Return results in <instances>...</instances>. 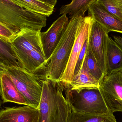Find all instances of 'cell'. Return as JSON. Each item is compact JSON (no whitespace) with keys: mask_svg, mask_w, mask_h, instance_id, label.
Masks as SVG:
<instances>
[{"mask_svg":"<svg viewBox=\"0 0 122 122\" xmlns=\"http://www.w3.org/2000/svg\"><path fill=\"white\" fill-rule=\"evenodd\" d=\"M41 31L24 29L11 41L24 69L30 73L46 70L47 62L41 41Z\"/></svg>","mask_w":122,"mask_h":122,"instance_id":"obj_1","label":"cell"},{"mask_svg":"<svg viewBox=\"0 0 122 122\" xmlns=\"http://www.w3.org/2000/svg\"><path fill=\"white\" fill-rule=\"evenodd\" d=\"M42 82L38 122H67L71 110L63 94L66 87L60 81L46 78Z\"/></svg>","mask_w":122,"mask_h":122,"instance_id":"obj_2","label":"cell"},{"mask_svg":"<svg viewBox=\"0 0 122 122\" xmlns=\"http://www.w3.org/2000/svg\"><path fill=\"white\" fill-rule=\"evenodd\" d=\"M46 21L44 15L25 9L11 0H0V23L15 36L25 29L41 31Z\"/></svg>","mask_w":122,"mask_h":122,"instance_id":"obj_3","label":"cell"},{"mask_svg":"<svg viewBox=\"0 0 122 122\" xmlns=\"http://www.w3.org/2000/svg\"><path fill=\"white\" fill-rule=\"evenodd\" d=\"M82 16H73L69 20L66 30L47 64L45 77L60 81L69 59L74 43L78 24Z\"/></svg>","mask_w":122,"mask_h":122,"instance_id":"obj_4","label":"cell"},{"mask_svg":"<svg viewBox=\"0 0 122 122\" xmlns=\"http://www.w3.org/2000/svg\"><path fill=\"white\" fill-rule=\"evenodd\" d=\"M65 97L71 112L94 114L109 112L99 88H67Z\"/></svg>","mask_w":122,"mask_h":122,"instance_id":"obj_5","label":"cell"},{"mask_svg":"<svg viewBox=\"0 0 122 122\" xmlns=\"http://www.w3.org/2000/svg\"><path fill=\"white\" fill-rule=\"evenodd\" d=\"M5 73L13 82L30 106L38 108L43 88L42 80L22 67H7Z\"/></svg>","mask_w":122,"mask_h":122,"instance_id":"obj_6","label":"cell"},{"mask_svg":"<svg viewBox=\"0 0 122 122\" xmlns=\"http://www.w3.org/2000/svg\"><path fill=\"white\" fill-rule=\"evenodd\" d=\"M93 19L92 16L81 17L78 24L74 43L67 65L60 81L66 88H69L74 78L75 68L78 56L85 41L89 36Z\"/></svg>","mask_w":122,"mask_h":122,"instance_id":"obj_7","label":"cell"},{"mask_svg":"<svg viewBox=\"0 0 122 122\" xmlns=\"http://www.w3.org/2000/svg\"><path fill=\"white\" fill-rule=\"evenodd\" d=\"M99 89L110 112H122V71L105 75L100 81Z\"/></svg>","mask_w":122,"mask_h":122,"instance_id":"obj_8","label":"cell"},{"mask_svg":"<svg viewBox=\"0 0 122 122\" xmlns=\"http://www.w3.org/2000/svg\"><path fill=\"white\" fill-rule=\"evenodd\" d=\"M109 33L93 19L89 37V47L104 74L107 72V54Z\"/></svg>","mask_w":122,"mask_h":122,"instance_id":"obj_9","label":"cell"},{"mask_svg":"<svg viewBox=\"0 0 122 122\" xmlns=\"http://www.w3.org/2000/svg\"><path fill=\"white\" fill-rule=\"evenodd\" d=\"M66 14L62 15L46 31L40 34L43 51L47 62L59 43L69 23Z\"/></svg>","mask_w":122,"mask_h":122,"instance_id":"obj_10","label":"cell"},{"mask_svg":"<svg viewBox=\"0 0 122 122\" xmlns=\"http://www.w3.org/2000/svg\"><path fill=\"white\" fill-rule=\"evenodd\" d=\"M39 116L38 108L28 105L0 110V122H38Z\"/></svg>","mask_w":122,"mask_h":122,"instance_id":"obj_11","label":"cell"},{"mask_svg":"<svg viewBox=\"0 0 122 122\" xmlns=\"http://www.w3.org/2000/svg\"><path fill=\"white\" fill-rule=\"evenodd\" d=\"M88 15L102 26L108 33L111 31L122 33V21L107 11L103 6L93 3L88 9Z\"/></svg>","mask_w":122,"mask_h":122,"instance_id":"obj_12","label":"cell"},{"mask_svg":"<svg viewBox=\"0 0 122 122\" xmlns=\"http://www.w3.org/2000/svg\"><path fill=\"white\" fill-rule=\"evenodd\" d=\"M0 80L3 103L13 102L30 106L10 78L5 72L1 75Z\"/></svg>","mask_w":122,"mask_h":122,"instance_id":"obj_13","label":"cell"},{"mask_svg":"<svg viewBox=\"0 0 122 122\" xmlns=\"http://www.w3.org/2000/svg\"><path fill=\"white\" fill-rule=\"evenodd\" d=\"M122 70V51L114 40L109 37L107 54V74Z\"/></svg>","mask_w":122,"mask_h":122,"instance_id":"obj_14","label":"cell"},{"mask_svg":"<svg viewBox=\"0 0 122 122\" xmlns=\"http://www.w3.org/2000/svg\"><path fill=\"white\" fill-rule=\"evenodd\" d=\"M67 122H117L111 112L104 114H94L74 112L70 110Z\"/></svg>","mask_w":122,"mask_h":122,"instance_id":"obj_15","label":"cell"},{"mask_svg":"<svg viewBox=\"0 0 122 122\" xmlns=\"http://www.w3.org/2000/svg\"><path fill=\"white\" fill-rule=\"evenodd\" d=\"M0 57L6 67H22L11 42L0 36Z\"/></svg>","mask_w":122,"mask_h":122,"instance_id":"obj_16","label":"cell"},{"mask_svg":"<svg viewBox=\"0 0 122 122\" xmlns=\"http://www.w3.org/2000/svg\"><path fill=\"white\" fill-rule=\"evenodd\" d=\"M97 0H71L70 3L62 5L60 14H69L71 18L77 15L85 16V13L89 6Z\"/></svg>","mask_w":122,"mask_h":122,"instance_id":"obj_17","label":"cell"},{"mask_svg":"<svg viewBox=\"0 0 122 122\" xmlns=\"http://www.w3.org/2000/svg\"><path fill=\"white\" fill-rule=\"evenodd\" d=\"M17 5L32 12L49 17L53 14L54 7L39 0H11Z\"/></svg>","mask_w":122,"mask_h":122,"instance_id":"obj_18","label":"cell"},{"mask_svg":"<svg viewBox=\"0 0 122 122\" xmlns=\"http://www.w3.org/2000/svg\"><path fill=\"white\" fill-rule=\"evenodd\" d=\"M99 82L87 72L81 69L79 74L74 77L69 88H99Z\"/></svg>","mask_w":122,"mask_h":122,"instance_id":"obj_19","label":"cell"},{"mask_svg":"<svg viewBox=\"0 0 122 122\" xmlns=\"http://www.w3.org/2000/svg\"><path fill=\"white\" fill-rule=\"evenodd\" d=\"M81 69L85 70L99 82L105 75L89 46Z\"/></svg>","mask_w":122,"mask_h":122,"instance_id":"obj_20","label":"cell"},{"mask_svg":"<svg viewBox=\"0 0 122 122\" xmlns=\"http://www.w3.org/2000/svg\"><path fill=\"white\" fill-rule=\"evenodd\" d=\"M96 2L122 21V0H97Z\"/></svg>","mask_w":122,"mask_h":122,"instance_id":"obj_21","label":"cell"},{"mask_svg":"<svg viewBox=\"0 0 122 122\" xmlns=\"http://www.w3.org/2000/svg\"><path fill=\"white\" fill-rule=\"evenodd\" d=\"M88 41H89V37L85 41L81 51L77 58L75 68L74 77L79 74L81 70L82 66V64H83V61L87 51L88 46Z\"/></svg>","mask_w":122,"mask_h":122,"instance_id":"obj_22","label":"cell"},{"mask_svg":"<svg viewBox=\"0 0 122 122\" xmlns=\"http://www.w3.org/2000/svg\"><path fill=\"white\" fill-rule=\"evenodd\" d=\"M15 35L10 29L0 23V36L10 42Z\"/></svg>","mask_w":122,"mask_h":122,"instance_id":"obj_23","label":"cell"},{"mask_svg":"<svg viewBox=\"0 0 122 122\" xmlns=\"http://www.w3.org/2000/svg\"><path fill=\"white\" fill-rule=\"evenodd\" d=\"M114 41L117 45L122 51V37L119 36H113Z\"/></svg>","mask_w":122,"mask_h":122,"instance_id":"obj_24","label":"cell"},{"mask_svg":"<svg viewBox=\"0 0 122 122\" xmlns=\"http://www.w3.org/2000/svg\"><path fill=\"white\" fill-rule=\"evenodd\" d=\"M39 0L47 4L52 7H54L56 4L57 0Z\"/></svg>","mask_w":122,"mask_h":122,"instance_id":"obj_25","label":"cell"},{"mask_svg":"<svg viewBox=\"0 0 122 122\" xmlns=\"http://www.w3.org/2000/svg\"><path fill=\"white\" fill-rule=\"evenodd\" d=\"M6 68L7 67L5 68V67H3L1 66H0V76H1V75L3 73L5 72Z\"/></svg>","mask_w":122,"mask_h":122,"instance_id":"obj_26","label":"cell"},{"mask_svg":"<svg viewBox=\"0 0 122 122\" xmlns=\"http://www.w3.org/2000/svg\"><path fill=\"white\" fill-rule=\"evenodd\" d=\"M0 66H1L3 67H5V68L7 67L5 66L3 61V60H2V59L0 57Z\"/></svg>","mask_w":122,"mask_h":122,"instance_id":"obj_27","label":"cell"},{"mask_svg":"<svg viewBox=\"0 0 122 122\" xmlns=\"http://www.w3.org/2000/svg\"><path fill=\"white\" fill-rule=\"evenodd\" d=\"M1 96V85L0 76V97Z\"/></svg>","mask_w":122,"mask_h":122,"instance_id":"obj_28","label":"cell"},{"mask_svg":"<svg viewBox=\"0 0 122 122\" xmlns=\"http://www.w3.org/2000/svg\"><path fill=\"white\" fill-rule=\"evenodd\" d=\"M2 102L1 100H0V109L1 107V104H2Z\"/></svg>","mask_w":122,"mask_h":122,"instance_id":"obj_29","label":"cell"},{"mask_svg":"<svg viewBox=\"0 0 122 122\" xmlns=\"http://www.w3.org/2000/svg\"><path fill=\"white\" fill-rule=\"evenodd\" d=\"M121 71H122V70H121Z\"/></svg>","mask_w":122,"mask_h":122,"instance_id":"obj_30","label":"cell"}]
</instances>
